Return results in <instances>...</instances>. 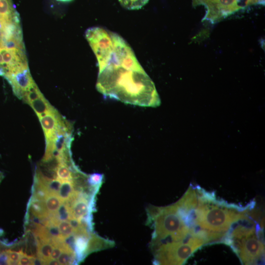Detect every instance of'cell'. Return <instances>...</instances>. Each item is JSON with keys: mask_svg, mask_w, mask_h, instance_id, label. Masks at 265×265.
<instances>
[{"mask_svg": "<svg viewBox=\"0 0 265 265\" xmlns=\"http://www.w3.org/2000/svg\"><path fill=\"white\" fill-rule=\"evenodd\" d=\"M73 202L70 207L73 217L82 220L89 217L91 204L87 199L83 196L78 197V194L72 199Z\"/></svg>", "mask_w": 265, "mask_h": 265, "instance_id": "cell-9", "label": "cell"}, {"mask_svg": "<svg viewBox=\"0 0 265 265\" xmlns=\"http://www.w3.org/2000/svg\"><path fill=\"white\" fill-rule=\"evenodd\" d=\"M62 181L55 178L50 179L44 184V188L49 193L57 194Z\"/></svg>", "mask_w": 265, "mask_h": 265, "instance_id": "cell-18", "label": "cell"}, {"mask_svg": "<svg viewBox=\"0 0 265 265\" xmlns=\"http://www.w3.org/2000/svg\"><path fill=\"white\" fill-rule=\"evenodd\" d=\"M42 95V93L40 92L35 83L25 93L22 99L25 103L29 104L30 102L37 99Z\"/></svg>", "mask_w": 265, "mask_h": 265, "instance_id": "cell-17", "label": "cell"}, {"mask_svg": "<svg viewBox=\"0 0 265 265\" xmlns=\"http://www.w3.org/2000/svg\"><path fill=\"white\" fill-rule=\"evenodd\" d=\"M104 179V175L99 173H93L87 176V181L88 185L93 187H98Z\"/></svg>", "mask_w": 265, "mask_h": 265, "instance_id": "cell-21", "label": "cell"}, {"mask_svg": "<svg viewBox=\"0 0 265 265\" xmlns=\"http://www.w3.org/2000/svg\"><path fill=\"white\" fill-rule=\"evenodd\" d=\"M73 180L62 181L57 195L62 202L72 200L76 193Z\"/></svg>", "mask_w": 265, "mask_h": 265, "instance_id": "cell-11", "label": "cell"}, {"mask_svg": "<svg viewBox=\"0 0 265 265\" xmlns=\"http://www.w3.org/2000/svg\"><path fill=\"white\" fill-rule=\"evenodd\" d=\"M57 226L64 238L74 234V230L68 221H59Z\"/></svg>", "mask_w": 265, "mask_h": 265, "instance_id": "cell-20", "label": "cell"}, {"mask_svg": "<svg viewBox=\"0 0 265 265\" xmlns=\"http://www.w3.org/2000/svg\"><path fill=\"white\" fill-rule=\"evenodd\" d=\"M197 222L204 228L213 231L227 230L231 223L242 217V215L226 210L200 207L196 210Z\"/></svg>", "mask_w": 265, "mask_h": 265, "instance_id": "cell-4", "label": "cell"}, {"mask_svg": "<svg viewBox=\"0 0 265 265\" xmlns=\"http://www.w3.org/2000/svg\"><path fill=\"white\" fill-rule=\"evenodd\" d=\"M192 5H204L206 13L203 19L212 23L218 22L236 12L246 8L245 0H192Z\"/></svg>", "mask_w": 265, "mask_h": 265, "instance_id": "cell-5", "label": "cell"}, {"mask_svg": "<svg viewBox=\"0 0 265 265\" xmlns=\"http://www.w3.org/2000/svg\"><path fill=\"white\" fill-rule=\"evenodd\" d=\"M6 252L8 255L9 265H18L21 251L7 250Z\"/></svg>", "mask_w": 265, "mask_h": 265, "instance_id": "cell-22", "label": "cell"}, {"mask_svg": "<svg viewBox=\"0 0 265 265\" xmlns=\"http://www.w3.org/2000/svg\"><path fill=\"white\" fill-rule=\"evenodd\" d=\"M31 263L32 265H45V261L38 257L32 256Z\"/></svg>", "mask_w": 265, "mask_h": 265, "instance_id": "cell-26", "label": "cell"}, {"mask_svg": "<svg viewBox=\"0 0 265 265\" xmlns=\"http://www.w3.org/2000/svg\"><path fill=\"white\" fill-rule=\"evenodd\" d=\"M39 119L45 134L46 141L51 139L58 127L68 122L54 107L39 117Z\"/></svg>", "mask_w": 265, "mask_h": 265, "instance_id": "cell-8", "label": "cell"}, {"mask_svg": "<svg viewBox=\"0 0 265 265\" xmlns=\"http://www.w3.org/2000/svg\"><path fill=\"white\" fill-rule=\"evenodd\" d=\"M246 7L255 5H265V0H245Z\"/></svg>", "mask_w": 265, "mask_h": 265, "instance_id": "cell-24", "label": "cell"}, {"mask_svg": "<svg viewBox=\"0 0 265 265\" xmlns=\"http://www.w3.org/2000/svg\"><path fill=\"white\" fill-rule=\"evenodd\" d=\"M202 239L195 237L187 243L172 242L162 245L157 251L156 261L162 265H180L203 243Z\"/></svg>", "mask_w": 265, "mask_h": 265, "instance_id": "cell-3", "label": "cell"}, {"mask_svg": "<svg viewBox=\"0 0 265 265\" xmlns=\"http://www.w3.org/2000/svg\"><path fill=\"white\" fill-rule=\"evenodd\" d=\"M37 257L40 258L45 262L50 259L51 255L53 248L52 241H37Z\"/></svg>", "mask_w": 265, "mask_h": 265, "instance_id": "cell-14", "label": "cell"}, {"mask_svg": "<svg viewBox=\"0 0 265 265\" xmlns=\"http://www.w3.org/2000/svg\"><path fill=\"white\" fill-rule=\"evenodd\" d=\"M113 242L106 240L99 236L92 234L89 236L87 247L85 252V257L89 254L112 246Z\"/></svg>", "mask_w": 265, "mask_h": 265, "instance_id": "cell-10", "label": "cell"}, {"mask_svg": "<svg viewBox=\"0 0 265 265\" xmlns=\"http://www.w3.org/2000/svg\"><path fill=\"white\" fill-rule=\"evenodd\" d=\"M3 77L11 85L14 94L21 99L25 93L35 83L27 64L6 70Z\"/></svg>", "mask_w": 265, "mask_h": 265, "instance_id": "cell-6", "label": "cell"}, {"mask_svg": "<svg viewBox=\"0 0 265 265\" xmlns=\"http://www.w3.org/2000/svg\"><path fill=\"white\" fill-rule=\"evenodd\" d=\"M98 67L96 88L104 96L135 106H160L154 83L128 44L115 48Z\"/></svg>", "mask_w": 265, "mask_h": 265, "instance_id": "cell-1", "label": "cell"}, {"mask_svg": "<svg viewBox=\"0 0 265 265\" xmlns=\"http://www.w3.org/2000/svg\"><path fill=\"white\" fill-rule=\"evenodd\" d=\"M0 46L6 50L25 51L23 41L14 38L1 40Z\"/></svg>", "mask_w": 265, "mask_h": 265, "instance_id": "cell-16", "label": "cell"}, {"mask_svg": "<svg viewBox=\"0 0 265 265\" xmlns=\"http://www.w3.org/2000/svg\"><path fill=\"white\" fill-rule=\"evenodd\" d=\"M32 256L27 255L21 251L20 257L18 265H31Z\"/></svg>", "mask_w": 265, "mask_h": 265, "instance_id": "cell-23", "label": "cell"}, {"mask_svg": "<svg viewBox=\"0 0 265 265\" xmlns=\"http://www.w3.org/2000/svg\"><path fill=\"white\" fill-rule=\"evenodd\" d=\"M1 40L0 39V44Z\"/></svg>", "mask_w": 265, "mask_h": 265, "instance_id": "cell-29", "label": "cell"}, {"mask_svg": "<svg viewBox=\"0 0 265 265\" xmlns=\"http://www.w3.org/2000/svg\"><path fill=\"white\" fill-rule=\"evenodd\" d=\"M154 213L155 231L153 238L160 240L170 237L174 241L183 240L189 232L175 205L157 208Z\"/></svg>", "mask_w": 265, "mask_h": 265, "instance_id": "cell-2", "label": "cell"}, {"mask_svg": "<svg viewBox=\"0 0 265 265\" xmlns=\"http://www.w3.org/2000/svg\"><path fill=\"white\" fill-rule=\"evenodd\" d=\"M58 1H61V2H69V1H71L73 0H56Z\"/></svg>", "mask_w": 265, "mask_h": 265, "instance_id": "cell-28", "label": "cell"}, {"mask_svg": "<svg viewBox=\"0 0 265 265\" xmlns=\"http://www.w3.org/2000/svg\"><path fill=\"white\" fill-rule=\"evenodd\" d=\"M149 0H119L121 5L129 9H138L145 5Z\"/></svg>", "mask_w": 265, "mask_h": 265, "instance_id": "cell-19", "label": "cell"}, {"mask_svg": "<svg viewBox=\"0 0 265 265\" xmlns=\"http://www.w3.org/2000/svg\"><path fill=\"white\" fill-rule=\"evenodd\" d=\"M45 265H59V263L57 259H49L45 262Z\"/></svg>", "mask_w": 265, "mask_h": 265, "instance_id": "cell-27", "label": "cell"}, {"mask_svg": "<svg viewBox=\"0 0 265 265\" xmlns=\"http://www.w3.org/2000/svg\"><path fill=\"white\" fill-rule=\"evenodd\" d=\"M0 265H9V259L6 252L0 253Z\"/></svg>", "mask_w": 265, "mask_h": 265, "instance_id": "cell-25", "label": "cell"}, {"mask_svg": "<svg viewBox=\"0 0 265 265\" xmlns=\"http://www.w3.org/2000/svg\"><path fill=\"white\" fill-rule=\"evenodd\" d=\"M253 234L246 235L238 246L240 248V257L243 262L251 264L255 262L263 253V244L258 240Z\"/></svg>", "mask_w": 265, "mask_h": 265, "instance_id": "cell-7", "label": "cell"}, {"mask_svg": "<svg viewBox=\"0 0 265 265\" xmlns=\"http://www.w3.org/2000/svg\"><path fill=\"white\" fill-rule=\"evenodd\" d=\"M45 208L49 213H54L63 202L57 194L49 193L44 198Z\"/></svg>", "mask_w": 265, "mask_h": 265, "instance_id": "cell-13", "label": "cell"}, {"mask_svg": "<svg viewBox=\"0 0 265 265\" xmlns=\"http://www.w3.org/2000/svg\"><path fill=\"white\" fill-rule=\"evenodd\" d=\"M54 214L59 221H68L73 217L71 208L65 202L61 203Z\"/></svg>", "mask_w": 265, "mask_h": 265, "instance_id": "cell-15", "label": "cell"}, {"mask_svg": "<svg viewBox=\"0 0 265 265\" xmlns=\"http://www.w3.org/2000/svg\"><path fill=\"white\" fill-rule=\"evenodd\" d=\"M28 105L34 110L38 118L46 113L53 107L44 97L43 95L32 101Z\"/></svg>", "mask_w": 265, "mask_h": 265, "instance_id": "cell-12", "label": "cell"}]
</instances>
